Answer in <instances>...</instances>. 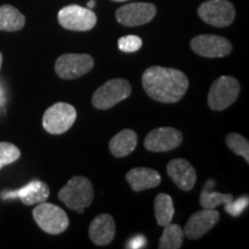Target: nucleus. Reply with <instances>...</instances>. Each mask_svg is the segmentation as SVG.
<instances>
[{
    "instance_id": "12",
    "label": "nucleus",
    "mask_w": 249,
    "mask_h": 249,
    "mask_svg": "<svg viewBox=\"0 0 249 249\" xmlns=\"http://www.w3.org/2000/svg\"><path fill=\"white\" fill-rule=\"evenodd\" d=\"M182 142V134L172 127L152 129L144 140V147L151 152H165L178 148Z\"/></svg>"
},
{
    "instance_id": "6",
    "label": "nucleus",
    "mask_w": 249,
    "mask_h": 249,
    "mask_svg": "<svg viewBox=\"0 0 249 249\" xmlns=\"http://www.w3.org/2000/svg\"><path fill=\"white\" fill-rule=\"evenodd\" d=\"M76 120V110L73 105L59 102L50 107L43 116V127L53 135L66 133Z\"/></svg>"
},
{
    "instance_id": "1",
    "label": "nucleus",
    "mask_w": 249,
    "mask_h": 249,
    "mask_svg": "<svg viewBox=\"0 0 249 249\" xmlns=\"http://www.w3.org/2000/svg\"><path fill=\"white\" fill-rule=\"evenodd\" d=\"M142 86L149 97L160 103H177L189 87L188 77L176 68L151 66L143 71Z\"/></svg>"
},
{
    "instance_id": "26",
    "label": "nucleus",
    "mask_w": 249,
    "mask_h": 249,
    "mask_svg": "<svg viewBox=\"0 0 249 249\" xmlns=\"http://www.w3.org/2000/svg\"><path fill=\"white\" fill-rule=\"evenodd\" d=\"M249 203V198L248 196H242V197L238 198V200H233L232 203L229 205V207L225 208V211L227 213H230L233 217L239 216V214L242 213L246 208L248 207Z\"/></svg>"
},
{
    "instance_id": "24",
    "label": "nucleus",
    "mask_w": 249,
    "mask_h": 249,
    "mask_svg": "<svg viewBox=\"0 0 249 249\" xmlns=\"http://www.w3.org/2000/svg\"><path fill=\"white\" fill-rule=\"evenodd\" d=\"M21 156V151L17 145L9 142H0V170L6 165L17 161Z\"/></svg>"
},
{
    "instance_id": "2",
    "label": "nucleus",
    "mask_w": 249,
    "mask_h": 249,
    "mask_svg": "<svg viewBox=\"0 0 249 249\" xmlns=\"http://www.w3.org/2000/svg\"><path fill=\"white\" fill-rule=\"evenodd\" d=\"M58 197L71 210L83 213L93 200L92 183L85 177H73L59 191Z\"/></svg>"
},
{
    "instance_id": "3",
    "label": "nucleus",
    "mask_w": 249,
    "mask_h": 249,
    "mask_svg": "<svg viewBox=\"0 0 249 249\" xmlns=\"http://www.w3.org/2000/svg\"><path fill=\"white\" fill-rule=\"evenodd\" d=\"M33 217L40 230L49 234L57 235L70 226L67 213L58 205L42 202L33 210Z\"/></svg>"
},
{
    "instance_id": "25",
    "label": "nucleus",
    "mask_w": 249,
    "mask_h": 249,
    "mask_svg": "<svg viewBox=\"0 0 249 249\" xmlns=\"http://www.w3.org/2000/svg\"><path fill=\"white\" fill-rule=\"evenodd\" d=\"M142 39L139 36H124L118 40V48L123 52H136L141 49Z\"/></svg>"
},
{
    "instance_id": "18",
    "label": "nucleus",
    "mask_w": 249,
    "mask_h": 249,
    "mask_svg": "<svg viewBox=\"0 0 249 249\" xmlns=\"http://www.w3.org/2000/svg\"><path fill=\"white\" fill-rule=\"evenodd\" d=\"M138 145V135L132 129H124L111 139L110 148L111 154L117 158L126 157L135 150Z\"/></svg>"
},
{
    "instance_id": "5",
    "label": "nucleus",
    "mask_w": 249,
    "mask_h": 249,
    "mask_svg": "<svg viewBox=\"0 0 249 249\" xmlns=\"http://www.w3.org/2000/svg\"><path fill=\"white\" fill-rule=\"evenodd\" d=\"M132 86L124 79H112L99 87L92 95V105L98 110H107L128 98Z\"/></svg>"
},
{
    "instance_id": "17",
    "label": "nucleus",
    "mask_w": 249,
    "mask_h": 249,
    "mask_svg": "<svg viewBox=\"0 0 249 249\" xmlns=\"http://www.w3.org/2000/svg\"><path fill=\"white\" fill-rule=\"evenodd\" d=\"M126 180L134 192H142L157 187L161 181V177L154 169L135 167L126 174Z\"/></svg>"
},
{
    "instance_id": "13",
    "label": "nucleus",
    "mask_w": 249,
    "mask_h": 249,
    "mask_svg": "<svg viewBox=\"0 0 249 249\" xmlns=\"http://www.w3.org/2000/svg\"><path fill=\"white\" fill-rule=\"evenodd\" d=\"M219 220V213L216 209H203L189 217L183 234L191 240L200 239L207 234Z\"/></svg>"
},
{
    "instance_id": "9",
    "label": "nucleus",
    "mask_w": 249,
    "mask_h": 249,
    "mask_svg": "<svg viewBox=\"0 0 249 249\" xmlns=\"http://www.w3.org/2000/svg\"><path fill=\"white\" fill-rule=\"evenodd\" d=\"M93 64V59L89 54L66 53L57 59L54 70L60 79L74 80L89 73Z\"/></svg>"
},
{
    "instance_id": "8",
    "label": "nucleus",
    "mask_w": 249,
    "mask_h": 249,
    "mask_svg": "<svg viewBox=\"0 0 249 249\" xmlns=\"http://www.w3.org/2000/svg\"><path fill=\"white\" fill-rule=\"evenodd\" d=\"M198 17L210 26L224 28L235 18V8L227 0H208L198 7Z\"/></svg>"
},
{
    "instance_id": "20",
    "label": "nucleus",
    "mask_w": 249,
    "mask_h": 249,
    "mask_svg": "<svg viewBox=\"0 0 249 249\" xmlns=\"http://www.w3.org/2000/svg\"><path fill=\"white\" fill-rule=\"evenodd\" d=\"M26 24L24 15L11 5L0 6V30L18 31Z\"/></svg>"
},
{
    "instance_id": "11",
    "label": "nucleus",
    "mask_w": 249,
    "mask_h": 249,
    "mask_svg": "<svg viewBox=\"0 0 249 249\" xmlns=\"http://www.w3.org/2000/svg\"><path fill=\"white\" fill-rule=\"evenodd\" d=\"M193 51L205 58H222L231 53L232 44L229 39L217 35H198L191 42Z\"/></svg>"
},
{
    "instance_id": "14",
    "label": "nucleus",
    "mask_w": 249,
    "mask_h": 249,
    "mask_svg": "<svg viewBox=\"0 0 249 249\" xmlns=\"http://www.w3.org/2000/svg\"><path fill=\"white\" fill-rule=\"evenodd\" d=\"M50 188L45 182L39 180H34L22 188L17 191H8L1 193L2 200H11V198H20L23 204L34 205L45 202L49 198Z\"/></svg>"
},
{
    "instance_id": "4",
    "label": "nucleus",
    "mask_w": 249,
    "mask_h": 249,
    "mask_svg": "<svg viewBox=\"0 0 249 249\" xmlns=\"http://www.w3.org/2000/svg\"><path fill=\"white\" fill-rule=\"evenodd\" d=\"M240 85L232 76H220L214 81L208 93V104L211 110L223 111L230 107L239 97Z\"/></svg>"
},
{
    "instance_id": "31",
    "label": "nucleus",
    "mask_w": 249,
    "mask_h": 249,
    "mask_svg": "<svg viewBox=\"0 0 249 249\" xmlns=\"http://www.w3.org/2000/svg\"><path fill=\"white\" fill-rule=\"evenodd\" d=\"M112 1H117V2H121V1H126V0H112Z\"/></svg>"
},
{
    "instance_id": "23",
    "label": "nucleus",
    "mask_w": 249,
    "mask_h": 249,
    "mask_svg": "<svg viewBox=\"0 0 249 249\" xmlns=\"http://www.w3.org/2000/svg\"><path fill=\"white\" fill-rule=\"evenodd\" d=\"M225 142L227 147L231 149L235 155L242 156L246 163H249V142L247 139L238 133H230L227 134Z\"/></svg>"
},
{
    "instance_id": "15",
    "label": "nucleus",
    "mask_w": 249,
    "mask_h": 249,
    "mask_svg": "<svg viewBox=\"0 0 249 249\" xmlns=\"http://www.w3.org/2000/svg\"><path fill=\"white\" fill-rule=\"evenodd\" d=\"M166 172L167 176L173 180V182L185 192L192 191L197 179L193 165L183 158H176L171 160L167 164Z\"/></svg>"
},
{
    "instance_id": "16",
    "label": "nucleus",
    "mask_w": 249,
    "mask_h": 249,
    "mask_svg": "<svg viewBox=\"0 0 249 249\" xmlns=\"http://www.w3.org/2000/svg\"><path fill=\"white\" fill-rule=\"evenodd\" d=\"M116 235V223L108 213H102L93 218L89 226V236L97 246H107L113 241Z\"/></svg>"
},
{
    "instance_id": "10",
    "label": "nucleus",
    "mask_w": 249,
    "mask_h": 249,
    "mask_svg": "<svg viewBox=\"0 0 249 249\" xmlns=\"http://www.w3.org/2000/svg\"><path fill=\"white\" fill-rule=\"evenodd\" d=\"M156 6L150 2H133L124 5L117 9L118 22L126 27H138L150 22L155 18Z\"/></svg>"
},
{
    "instance_id": "7",
    "label": "nucleus",
    "mask_w": 249,
    "mask_h": 249,
    "mask_svg": "<svg viewBox=\"0 0 249 249\" xmlns=\"http://www.w3.org/2000/svg\"><path fill=\"white\" fill-rule=\"evenodd\" d=\"M58 21L65 29L73 31H88L97 23V17L92 9L79 5H68L58 13Z\"/></svg>"
},
{
    "instance_id": "27",
    "label": "nucleus",
    "mask_w": 249,
    "mask_h": 249,
    "mask_svg": "<svg viewBox=\"0 0 249 249\" xmlns=\"http://www.w3.org/2000/svg\"><path fill=\"white\" fill-rule=\"evenodd\" d=\"M142 247H145V239L144 236L142 235H138L135 236V238H133L132 240L129 241L128 246H127V248H142Z\"/></svg>"
},
{
    "instance_id": "22",
    "label": "nucleus",
    "mask_w": 249,
    "mask_h": 249,
    "mask_svg": "<svg viewBox=\"0 0 249 249\" xmlns=\"http://www.w3.org/2000/svg\"><path fill=\"white\" fill-rule=\"evenodd\" d=\"M164 232L161 234L158 248L160 249H179L183 242V230L177 224H167L164 226Z\"/></svg>"
},
{
    "instance_id": "29",
    "label": "nucleus",
    "mask_w": 249,
    "mask_h": 249,
    "mask_svg": "<svg viewBox=\"0 0 249 249\" xmlns=\"http://www.w3.org/2000/svg\"><path fill=\"white\" fill-rule=\"evenodd\" d=\"M87 6H88V7H87V8L92 9L93 7H95V0H90L88 4H87Z\"/></svg>"
},
{
    "instance_id": "30",
    "label": "nucleus",
    "mask_w": 249,
    "mask_h": 249,
    "mask_svg": "<svg viewBox=\"0 0 249 249\" xmlns=\"http://www.w3.org/2000/svg\"><path fill=\"white\" fill-rule=\"evenodd\" d=\"M1 65H2V53L0 52V70H1Z\"/></svg>"
},
{
    "instance_id": "28",
    "label": "nucleus",
    "mask_w": 249,
    "mask_h": 249,
    "mask_svg": "<svg viewBox=\"0 0 249 249\" xmlns=\"http://www.w3.org/2000/svg\"><path fill=\"white\" fill-rule=\"evenodd\" d=\"M5 91H4V89L1 88V87H0V107H4V104H5Z\"/></svg>"
},
{
    "instance_id": "21",
    "label": "nucleus",
    "mask_w": 249,
    "mask_h": 249,
    "mask_svg": "<svg viewBox=\"0 0 249 249\" xmlns=\"http://www.w3.org/2000/svg\"><path fill=\"white\" fill-rule=\"evenodd\" d=\"M155 216L158 225L165 226L172 222L174 214L173 200L170 195L160 193L155 198Z\"/></svg>"
},
{
    "instance_id": "19",
    "label": "nucleus",
    "mask_w": 249,
    "mask_h": 249,
    "mask_svg": "<svg viewBox=\"0 0 249 249\" xmlns=\"http://www.w3.org/2000/svg\"><path fill=\"white\" fill-rule=\"evenodd\" d=\"M216 186V182L213 179L208 180L202 189L200 196V204L204 209H216L219 204H225V208L229 207L233 201L232 194H222L213 191Z\"/></svg>"
}]
</instances>
